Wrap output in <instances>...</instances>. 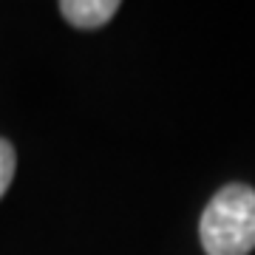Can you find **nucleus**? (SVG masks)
I'll return each instance as SVG.
<instances>
[{"mask_svg": "<svg viewBox=\"0 0 255 255\" xmlns=\"http://www.w3.org/2000/svg\"><path fill=\"white\" fill-rule=\"evenodd\" d=\"M207 255H250L255 250V190L247 184L221 187L204 207L199 224Z\"/></svg>", "mask_w": 255, "mask_h": 255, "instance_id": "1", "label": "nucleus"}, {"mask_svg": "<svg viewBox=\"0 0 255 255\" xmlns=\"http://www.w3.org/2000/svg\"><path fill=\"white\" fill-rule=\"evenodd\" d=\"M63 17L77 28H100L119 11L117 0H63Z\"/></svg>", "mask_w": 255, "mask_h": 255, "instance_id": "2", "label": "nucleus"}, {"mask_svg": "<svg viewBox=\"0 0 255 255\" xmlns=\"http://www.w3.org/2000/svg\"><path fill=\"white\" fill-rule=\"evenodd\" d=\"M14 167H17L14 147L6 139H0V199H3V193L9 190L11 179H14Z\"/></svg>", "mask_w": 255, "mask_h": 255, "instance_id": "3", "label": "nucleus"}]
</instances>
